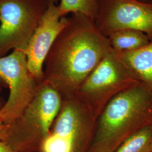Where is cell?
<instances>
[{"mask_svg": "<svg viewBox=\"0 0 152 152\" xmlns=\"http://www.w3.org/2000/svg\"><path fill=\"white\" fill-rule=\"evenodd\" d=\"M0 152H20L13 149L5 142L0 141Z\"/></svg>", "mask_w": 152, "mask_h": 152, "instance_id": "cell-15", "label": "cell"}, {"mask_svg": "<svg viewBox=\"0 0 152 152\" xmlns=\"http://www.w3.org/2000/svg\"><path fill=\"white\" fill-rule=\"evenodd\" d=\"M110 48L108 38L94 20L80 13L72 14L46 57L44 81L62 99L73 97Z\"/></svg>", "mask_w": 152, "mask_h": 152, "instance_id": "cell-1", "label": "cell"}, {"mask_svg": "<svg viewBox=\"0 0 152 152\" xmlns=\"http://www.w3.org/2000/svg\"><path fill=\"white\" fill-rule=\"evenodd\" d=\"M140 1L141 2H145V3H147V4H152V0H138Z\"/></svg>", "mask_w": 152, "mask_h": 152, "instance_id": "cell-17", "label": "cell"}, {"mask_svg": "<svg viewBox=\"0 0 152 152\" xmlns=\"http://www.w3.org/2000/svg\"><path fill=\"white\" fill-rule=\"evenodd\" d=\"M152 125V91L140 82L121 92L96 118L92 142L87 152H114L141 129Z\"/></svg>", "mask_w": 152, "mask_h": 152, "instance_id": "cell-2", "label": "cell"}, {"mask_svg": "<svg viewBox=\"0 0 152 152\" xmlns=\"http://www.w3.org/2000/svg\"><path fill=\"white\" fill-rule=\"evenodd\" d=\"M58 4L60 17L80 13L95 21L98 11V0H51Z\"/></svg>", "mask_w": 152, "mask_h": 152, "instance_id": "cell-12", "label": "cell"}, {"mask_svg": "<svg viewBox=\"0 0 152 152\" xmlns=\"http://www.w3.org/2000/svg\"><path fill=\"white\" fill-rule=\"evenodd\" d=\"M116 52L139 81L152 91V39L140 49Z\"/></svg>", "mask_w": 152, "mask_h": 152, "instance_id": "cell-10", "label": "cell"}, {"mask_svg": "<svg viewBox=\"0 0 152 152\" xmlns=\"http://www.w3.org/2000/svg\"><path fill=\"white\" fill-rule=\"evenodd\" d=\"M0 80L9 88L8 99L0 109V118L11 125L32 100L40 83L29 70L24 51L19 50L0 57Z\"/></svg>", "mask_w": 152, "mask_h": 152, "instance_id": "cell-7", "label": "cell"}, {"mask_svg": "<svg viewBox=\"0 0 152 152\" xmlns=\"http://www.w3.org/2000/svg\"><path fill=\"white\" fill-rule=\"evenodd\" d=\"M0 81H1V80H0ZM1 86H0V109L3 107V105H4V104L5 103L3 101L2 98H1Z\"/></svg>", "mask_w": 152, "mask_h": 152, "instance_id": "cell-16", "label": "cell"}, {"mask_svg": "<svg viewBox=\"0 0 152 152\" xmlns=\"http://www.w3.org/2000/svg\"><path fill=\"white\" fill-rule=\"evenodd\" d=\"M50 0H0V57L24 51Z\"/></svg>", "mask_w": 152, "mask_h": 152, "instance_id": "cell-6", "label": "cell"}, {"mask_svg": "<svg viewBox=\"0 0 152 152\" xmlns=\"http://www.w3.org/2000/svg\"><path fill=\"white\" fill-rule=\"evenodd\" d=\"M152 141V125L137 131L123 141L114 152H148Z\"/></svg>", "mask_w": 152, "mask_h": 152, "instance_id": "cell-13", "label": "cell"}, {"mask_svg": "<svg viewBox=\"0 0 152 152\" xmlns=\"http://www.w3.org/2000/svg\"><path fill=\"white\" fill-rule=\"evenodd\" d=\"M139 83L119 55L111 48L82 82L75 96L89 108L97 118L112 99Z\"/></svg>", "mask_w": 152, "mask_h": 152, "instance_id": "cell-4", "label": "cell"}, {"mask_svg": "<svg viewBox=\"0 0 152 152\" xmlns=\"http://www.w3.org/2000/svg\"><path fill=\"white\" fill-rule=\"evenodd\" d=\"M108 38L110 47L118 52H128L140 49L151 41L145 33L130 29L112 33Z\"/></svg>", "mask_w": 152, "mask_h": 152, "instance_id": "cell-11", "label": "cell"}, {"mask_svg": "<svg viewBox=\"0 0 152 152\" xmlns=\"http://www.w3.org/2000/svg\"><path fill=\"white\" fill-rule=\"evenodd\" d=\"M61 103L58 92L42 82L31 103L9 125L8 134L4 141L19 152H41Z\"/></svg>", "mask_w": 152, "mask_h": 152, "instance_id": "cell-3", "label": "cell"}, {"mask_svg": "<svg viewBox=\"0 0 152 152\" xmlns=\"http://www.w3.org/2000/svg\"><path fill=\"white\" fill-rule=\"evenodd\" d=\"M9 125L5 124L0 118V141H4L8 134Z\"/></svg>", "mask_w": 152, "mask_h": 152, "instance_id": "cell-14", "label": "cell"}, {"mask_svg": "<svg viewBox=\"0 0 152 152\" xmlns=\"http://www.w3.org/2000/svg\"><path fill=\"white\" fill-rule=\"evenodd\" d=\"M148 152H152V141L150 145V147L149 148V150H148Z\"/></svg>", "mask_w": 152, "mask_h": 152, "instance_id": "cell-18", "label": "cell"}, {"mask_svg": "<svg viewBox=\"0 0 152 152\" xmlns=\"http://www.w3.org/2000/svg\"><path fill=\"white\" fill-rule=\"evenodd\" d=\"M96 121L91 110L76 96L62 99L41 152H87Z\"/></svg>", "mask_w": 152, "mask_h": 152, "instance_id": "cell-5", "label": "cell"}, {"mask_svg": "<svg viewBox=\"0 0 152 152\" xmlns=\"http://www.w3.org/2000/svg\"><path fill=\"white\" fill-rule=\"evenodd\" d=\"M99 31L108 37L121 29H134L152 39V4L138 0H98L95 20Z\"/></svg>", "mask_w": 152, "mask_h": 152, "instance_id": "cell-8", "label": "cell"}, {"mask_svg": "<svg viewBox=\"0 0 152 152\" xmlns=\"http://www.w3.org/2000/svg\"><path fill=\"white\" fill-rule=\"evenodd\" d=\"M57 4L50 0L47 10L24 51L27 56L28 69L39 83L44 81L46 57L67 20V16L60 17Z\"/></svg>", "mask_w": 152, "mask_h": 152, "instance_id": "cell-9", "label": "cell"}]
</instances>
